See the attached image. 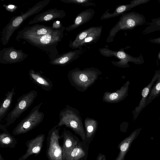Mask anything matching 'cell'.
Listing matches in <instances>:
<instances>
[{
	"label": "cell",
	"mask_w": 160,
	"mask_h": 160,
	"mask_svg": "<svg viewBox=\"0 0 160 160\" xmlns=\"http://www.w3.org/2000/svg\"><path fill=\"white\" fill-rule=\"evenodd\" d=\"M141 128L136 129L119 144V152L115 160H124L125 156L133 141L139 134Z\"/></svg>",
	"instance_id": "44dd1931"
},
{
	"label": "cell",
	"mask_w": 160,
	"mask_h": 160,
	"mask_svg": "<svg viewBox=\"0 0 160 160\" xmlns=\"http://www.w3.org/2000/svg\"><path fill=\"white\" fill-rule=\"evenodd\" d=\"M0 129L3 132L0 134V146L1 148L15 147L17 141L14 137L9 134L4 125L0 124Z\"/></svg>",
	"instance_id": "603a6c76"
},
{
	"label": "cell",
	"mask_w": 160,
	"mask_h": 160,
	"mask_svg": "<svg viewBox=\"0 0 160 160\" xmlns=\"http://www.w3.org/2000/svg\"><path fill=\"white\" fill-rule=\"evenodd\" d=\"M99 51L100 54L104 57H109L114 56L118 58L119 61H112L111 62L113 65L119 68L128 67V62H129L137 64H141L144 62L141 54L138 57H134L125 52L123 48L117 51H113L107 48H99Z\"/></svg>",
	"instance_id": "ba28073f"
},
{
	"label": "cell",
	"mask_w": 160,
	"mask_h": 160,
	"mask_svg": "<svg viewBox=\"0 0 160 160\" xmlns=\"http://www.w3.org/2000/svg\"><path fill=\"white\" fill-rule=\"evenodd\" d=\"M50 0L40 1L29 8L25 13L12 17L9 22L3 29L1 38L2 44L6 45L8 43L15 31L20 27L24 21L30 16L39 12L50 2Z\"/></svg>",
	"instance_id": "3957f363"
},
{
	"label": "cell",
	"mask_w": 160,
	"mask_h": 160,
	"mask_svg": "<svg viewBox=\"0 0 160 160\" xmlns=\"http://www.w3.org/2000/svg\"><path fill=\"white\" fill-rule=\"evenodd\" d=\"M102 74L101 70L93 67L81 70L76 68L68 71L67 77L70 84L78 91H87Z\"/></svg>",
	"instance_id": "6da1fadb"
},
{
	"label": "cell",
	"mask_w": 160,
	"mask_h": 160,
	"mask_svg": "<svg viewBox=\"0 0 160 160\" xmlns=\"http://www.w3.org/2000/svg\"><path fill=\"white\" fill-rule=\"evenodd\" d=\"M28 75L31 80L42 89L46 91L52 89L53 83L52 81L40 72L31 69L28 72Z\"/></svg>",
	"instance_id": "e0dca14e"
},
{
	"label": "cell",
	"mask_w": 160,
	"mask_h": 160,
	"mask_svg": "<svg viewBox=\"0 0 160 160\" xmlns=\"http://www.w3.org/2000/svg\"><path fill=\"white\" fill-rule=\"evenodd\" d=\"M97 27H91L81 31L77 34L74 40L70 41L69 44V47L72 49H77L80 43L95 30Z\"/></svg>",
	"instance_id": "cb8c5ba5"
},
{
	"label": "cell",
	"mask_w": 160,
	"mask_h": 160,
	"mask_svg": "<svg viewBox=\"0 0 160 160\" xmlns=\"http://www.w3.org/2000/svg\"><path fill=\"white\" fill-rule=\"evenodd\" d=\"M63 138L62 147L63 160H64L67 156L72 150L78 145V141L76 137L69 131L64 129L62 135Z\"/></svg>",
	"instance_id": "ffe728a7"
},
{
	"label": "cell",
	"mask_w": 160,
	"mask_h": 160,
	"mask_svg": "<svg viewBox=\"0 0 160 160\" xmlns=\"http://www.w3.org/2000/svg\"><path fill=\"white\" fill-rule=\"evenodd\" d=\"M158 31H160V17L152 19L151 21L142 33L146 34Z\"/></svg>",
	"instance_id": "f1b7e54d"
},
{
	"label": "cell",
	"mask_w": 160,
	"mask_h": 160,
	"mask_svg": "<svg viewBox=\"0 0 160 160\" xmlns=\"http://www.w3.org/2000/svg\"><path fill=\"white\" fill-rule=\"evenodd\" d=\"M66 28L63 26L58 29L41 37L26 38L24 40L32 45L48 53L50 60L56 58L59 52L57 48L58 43L63 37Z\"/></svg>",
	"instance_id": "7a4b0ae2"
},
{
	"label": "cell",
	"mask_w": 160,
	"mask_h": 160,
	"mask_svg": "<svg viewBox=\"0 0 160 160\" xmlns=\"http://www.w3.org/2000/svg\"><path fill=\"white\" fill-rule=\"evenodd\" d=\"M38 92L32 90L18 98L13 108L7 115L6 127L14 123L23 112L32 104L37 97Z\"/></svg>",
	"instance_id": "52a82bcc"
},
{
	"label": "cell",
	"mask_w": 160,
	"mask_h": 160,
	"mask_svg": "<svg viewBox=\"0 0 160 160\" xmlns=\"http://www.w3.org/2000/svg\"><path fill=\"white\" fill-rule=\"evenodd\" d=\"M43 104L41 102L35 106L28 114L16 126L12 131L14 135L23 134L33 129L43 120L44 114L39 111Z\"/></svg>",
	"instance_id": "8992f818"
},
{
	"label": "cell",
	"mask_w": 160,
	"mask_h": 160,
	"mask_svg": "<svg viewBox=\"0 0 160 160\" xmlns=\"http://www.w3.org/2000/svg\"><path fill=\"white\" fill-rule=\"evenodd\" d=\"M159 119H160V118Z\"/></svg>",
	"instance_id": "8d00e7d4"
},
{
	"label": "cell",
	"mask_w": 160,
	"mask_h": 160,
	"mask_svg": "<svg viewBox=\"0 0 160 160\" xmlns=\"http://www.w3.org/2000/svg\"><path fill=\"white\" fill-rule=\"evenodd\" d=\"M63 26L61 22L58 21H55L53 23L52 28L55 30L61 28Z\"/></svg>",
	"instance_id": "1f68e13d"
},
{
	"label": "cell",
	"mask_w": 160,
	"mask_h": 160,
	"mask_svg": "<svg viewBox=\"0 0 160 160\" xmlns=\"http://www.w3.org/2000/svg\"><path fill=\"white\" fill-rule=\"evenodd\" d=\"M150 0H133L130 1V3L126 5L118 6L112 13L109 12V9H108L102 15L100 18L101 20H105L113 18L125 13L130 10L132 8L141 4L146 3Z\"/></svg>",
	"instance_id": "9a60e30c"
},
{
	"label": "cell",
	"mask_w": 160,
	"mask_h": 160,
	"mask_svg": "<svg viewBox=\"0 0 160 160\" xmlns=\"http://www.w3.org/2000/svg\"></svg>",
	"instance_id": "d590c367"
},
{
	"label": "cell",
	"mask_w": 160,
	"mask_h": 160,
	"mask_svg": "<svg viewBox=\"0 0 160 160\" xmlns=\"http://www.w3.org/2000/svg\"><path fill=\"white\" fill-rule=\"evenodd\" d=\"M102 26H97L96 29L92 32L82 41L78 46L77 49L83 47H87L92 43H96L100 39L102 32Z\"/></svg>",
	"instance_id": "d4e9b609"
},
{
	"label": "cell",
	"mask_w": 160,
	"mask_h": 160,
	"mask_svg": "<svg viewBox=\"0 0 160 160\" xmlns=\"http://www.w3.org/2000/svg\"><path fill=\"white\" fill-rule=\"evenodd\" d=\"M96 160H106V158L104 155L100 153L98 156Z\"/></svg>",
	"instance_id": "836d02e7"
},
{
	"label": "cell",
	"mask_w": 160,
	"mask_h": 160,
	"mask_svg": "<svg viewBox=\"0 0 160 160\" xmlns=\"http://www.w3.org/2000/svg\"><path fill=\"white\" fill-rule=\"evenodd\" d=\"M85 155V152L80 143L72 150L64 160H79Z\"/></svg>",
	"instance_id": "4316f807"
},
{
	"label": "cell",
	"mask_w": 160,
	"mask_h": 160,
	"mask_svg": "<svg viewBox=\"0 0 160 160\" xmlns=\"http://www.w3.org/2000/svg\"><path fill=\"white\" fill-rule=\"evenodd\" d=\"M55 30L52 27L44 25L36 24L24 28L19 31L16 39L19 40L26 38L38 37L51 33Z\"/></svg>",
	"instance_id": "30bf717a"
},
{
	"label": "cell",
	"mask_w": 160,
	"mask_h": 160,
	"mask_svg": "<svg viewBox=\"0 0 160 160\" xmlns=\"http://www.w3.org/2000/svg\"><path fill=\"white\" fill-rule=\"evenodd\" d=\"M149 41L152 43L160 44V37L150 39Z\"/></svg>",
	"instance_id": "d6a6232c"
},
{
	"label": "cell",
	"mask_w": 160,
	"mask_h": 160,
	"mask_svg": "<svg viewBox=\"0 0 160 160\" xmlns=\"http://www.w3.org/2000/svg\"><path fill=\"white\" fill-rule=\"evenodd\" d=\"M66 15L64 10L56 8L49 9L35 16L28 22L31 25L38 22H48L56 18H62Z\"/></svg>",
	"instance_id": "5bb4252c"
},
{
	"label": "cell",
	"mask_w": 160,
	"mask_h": 160,
	"mask_svg": "<svg viewBox=\"0 0 160 160\" xmlns=\"http://www.w3.org/2000/svg\"><path fill=\"white\" fill-rule=\"evenodd\" d=\"M45 136V134H41L28 141L26 144L28 149L26 153L18 160H25L33 154H38L42 147Z\"/></svg>",
	"instance_id": "2e32d148"
},
{
	"label": "cell",
	"mask_w": 160,
	"mask_h": 160,
	"mask_svg": "<svg viewBox=\"0 0 160 160\" xmlns=\"http://www.w3.org/2000/svg\"><path fill=\"white\" fill-rule=\"evenodd\" d=\"M86 138H90L96 132L98 125L96 120L88 117L85 118L84 121Z\"/></svg>",
	"instance_id": "484cf974"
},
{
	"label": "cell",
	"mask_w": 160,
	"mask_h": 160,
	"mask_svg": "<svg viewBox=\"0 0 160 160\" xmlns=\"http://www.w3.org/2000/svg\"><path fill=\"white\" fill-rule=\"evenodd\" d=\"M59 121L56 125L58 127L63 125L72 129L85 140L86 136L82 118L79 111L76 108L67 104L59 113Z\"/></svg>",
	"instance_id": "277c9868"
},
{
	"label": "cell",
	"mask_w": 160,
	"mask_h": 160,
	"mask_svg": "<svg viewBox=\"0 0 160 160\" xmlns=\"http://www.w3.org/2000/svg\"><path fill=\"white\" fill-rule=\"evenodd\" d=\"M90 48L87 46L58 55L54 59L50 60V63L53 65L65 66L77 60Z\"/></svg>",
	"instance_id": "7c38bea8"
},
{
	"label": "cell",
	"mask_w": 160,
	"mask_h": 160,
	"mask_svg": "<svg viewBox=\"0 0 160 160\" xmlns=\"http://www.w3.org/2000/svg\"><path fill=\"white\" fill-rule=\"evenodd\" d=\"M0 160H4L1 154L0 155Z\"/></svg>",
	"instance_id": "e575fe53"
},
{
	"label": "cell",
	"mask_w": 160,
	"mask_h": 160,
	"mask_svg": "<svg viewBox=\"0 0 160 160\" xmlns=\"http://www.w3.org/2000/svg\"><path fill=\"white\" fill-rule=\"evenodd\" d=\"M60 1L64 3L74 4L83 7L96 6V4L92 0H60Z\"/></svg>",
	"instance_id": "f546056e"
},
{
	"label": "cell",
	"mask_w": 160,
	"mask_h": 160,
	"mask_svg": "<svg viewBox=\"0 0 160 160\" xmlns=\"http://www.w3.org/2000/svg\"><path fill=\"white\" fill-rule=\"evenodd\" d=\"M129 85L130 82L128 81L115 92H105L102 97V101L108 103H115L123 100L128 96Z\"/></svg>",
	"instance_id": "4fadbf2b"
},
{
	"label": "cell",
	"mask_w": 160,
	"mask_h": 160,
	"mask_svg": "<svg viewBox=\"0 0 160 160\" xmlns=\"http://www.w3.org/2000/svg\"><path fill=\"white\" fill-rule=\"evenodd\" d=\"M60 127L54 126L48 133L47 155L50 160H63L62 148L59 143Z\"/></svg>",
	"instance_id": "9c48e42d"
},
{
	"label": "cell",
	"mask_w": 160,
	"mask_h": 160,
	"mask_svg": "<svg viewBox=\"0 0 160 160\" xmlns=\"http://www.w3.org/2000/svg\"><path fill=\"white\" fill-rule=\"evenodd\" d=\"M28 56L22 50H18L13 47L3 48L0 51V63L13 64L20 62Z\"/></svg>",
	"instance_id": "8fae6325"
},
{
	"label": "cell",
	"mask_w": 160,
	"mask_h": 160,
	"mask_svg": "<svg viewBox=\"0 0 160 160\" xmlns=\"http://www.w3.org/2000/svg\"><path fill=\"white\" fill-rule=\"evenodd\" d=\"M160 93V70L157 81L152 89L146 100L145 106L150 103Z\"/></svg>",
	"instance_id": "83f0119b"
},
{
	"label": "cell",
	"mask_w": 160,
	"mask_h": 160,
	"mask_svg": "<svg viewBox=\"0 0 160 160\" xmlns=\"http://www.w3.org/2000/svg\"><path fill=\"white\" fill-rule=\"evenodd\" d=\"M145 22V18L142 14L135 12L125 13L121 15L119 21L109 31L106 42L108 43L113 42L116 34L121 30H132Z\"/></svg>",
	"instance_id": "5b68a950"
},
{
	"label": "cell",
	"mask_w": 160,
	"mask_h": 160,
	"mask_svg": "<svg viewBox=\"0 0 160 160\" xmlns=\"http://www.w3.org/2000/svg\"><path fill=\"white\" fill-rule=\"evenodd\" d=\"M3 6L7 11L11 12L14 11L17 8V6L12 4H8L7 5L4 4Z\"/></svg>",
	"instance_id": "4dcf8cb0"
},
{
	"label": "cell",
	"mask_w": 160,
	"mask_h": 160,
	"mask_svg": "<svg viewBox=\"0 0 160 160\" xmlns=\"http://www.w3.org/2000/svg\"><path fill=\"white\" fill-rule=\"evenodd\" d=\"M15 87L5 94L4 98L0 107V122L7 114L11 105L13 98L15 93Z\"/></svg>",
	"instance_id": "7402d4cb"
},
{
	"label": "cell",
	"mask_w": 160,
	"mask_h": 160,
	"mask_svg": "<svg viewBox=\"0 0 160 160\" xmlns=\"http://www.w3.org/2000/svg\"><path fill=\"white\" fill-rule=\"evenodd\" d=\"M159 73V70L156 71L155 74L150 82L142 90V98L138 105L135 108L132 112L133 119L134 120L136 119L139 113L145 107V104L148 96L154 82L157 80Z\"/></svg>",
	"instance_id": "d6986e66"
},
{
	"label": "cell",
	"mask_w": 160,
	"mask_h": 160,
	"mask_svg": "<svg viewBox=\"0 0 160 160\" xmlns=\"http://www.w3.org/2000/svg\"><path fill=\"white\" fill-rule=\"evenodd\" d=\"M95 13L92 8H88L82 11L76 17L72 24L66 28L68 31H72L79 27L90 21L93 17Z\"/></svg>",
	"instance_id": "ac0fdd59"
}]
</instances>
